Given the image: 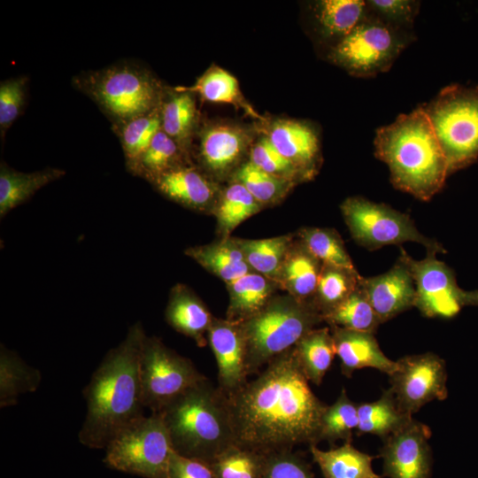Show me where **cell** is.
<instances>
[{
    "label": "cell",
    "mask_w": 478,
    "mask_h": 478,
    "mask_svg": "<svg viewBox=\"0 0 478 478\" xmlns=\"http://www.w3.org/2000/svg\"><path fill=\"white\" fill-rule=\"evenodd\" d=\"M259 478H313L310 466L292 450L266 454Z\"/></svg>",
    "instance_id": "bcb514c9"
},
{
    "label": "cell",
    "mask_w": 478,
    "mask_h": 478,
    "mask_svg": "<svg viewBox=\"0 0 478 478\" xmlns=\"http://www.w3.org/2000/svg\"><path fill=\"white\" fill-rule=\"evenodd\" d=\"M277 150L301 173L304 180L312 178L320 163V138L308 123L293 120L274 121L267 135Z\"/></svg>",
    "instance_id": "e0dca14e"
},
{
    "label": "cell",
    "mask_w": 478,
    "mask_h": 478,
    "mask_svg": "<svg viewBox=\"0 0 478 478\" xmlns=\"http://www.w3.org/2000/svg\"><path fill=\"white\" fill-rule=\"evenodd\" d=\"M359 285L382 323L414 306V282L400 259L382 274L361 277Z\"/></svg>",
    "instance_id": "2e32d148"
},
{
    "label": "cell",
    "mask_w": 478,
    "mask_h": 478,
    "mask_svg": "<svg viewBox=\"0 0 478 478\" xmlns=\"http://www.w3.org/2000/svg\"><path fill=\"white\" fill-rule=\"evenodd\" d=\"M185 253L227 283L251 272L235 239L191 247Z\"/></svg>",
    "instance_id": "4316f807"
},
{
    "label": "cell",
    "mask_w": 478,
    "mask_h": 478,
    "mask_svg": "<svg viewBox=\"0 0 478 478\" xmlns=\"http://www.w3.org/2000/svg\"><path fill=\"white\" fill-rule=\"evenodd\" d=\"M389 381L399 406L411 415L428 403L448 397L445 361L432 352L397 359Z\"/></svg>",
    "instance_id": "4fadbf2b"
},
{
    "label": "cell",
    "mask_w": 478,
    "mask_h": 478,
    "mask_svg": "<svg viewBox=\"0 0 478 478\" xmlns=\"http://www.w3.org/2000/svg\"><path fill=\"white\" fill-rule=\"evenodd\" d=\"M335 353L341 360V371L346 377L358 369L371 367L390 375L397 367L381 350L374 334L329 327Z\"/></svg>",
    "instance_id": "d6986e66"
},
{
    "label": "cell",
    "mask_w": 478,
    "mask_h": 478,
    "mask_svg": "<svg viewBox=\"0 0 478 478\" xmlns=\"http://www.w3.org/2000/svg\"><path fill=\"white\" fill-rule=\"evenodd\" d=\"M427 251L421 260L400 248V259L408 268L415 286V303L427 318L451 319L466 306L478 305V289L467 291L458 286L453 270Z\"/></svg>",
    "instance_id": "7c38bea8"
},
{
    "label": "cell",
    "mask_w": 478,
    "mask_h": 478,
    "mask_svg": "<svg viewBox=\"0 0 478 478\" xmlns=\"http://www.w3.org/2000/svg\"><path fill=\"white\" fill-rule=\"evenodd\" d=\"M294 351L308 381L320 385L336 355L330 328L311 330L296 344Z\"/></svg>",
    "instance_id": "f1b7e54d"
},
{
    "label": "cell",
    "mask_w": 478,
    "mask_h": 478,
    "mask_svg": "<svg viewBox=\"0 0 478 478\" xmlns=\"http://www.w3.org/2000/svg\"><path fill=\"white\" fill-rule=\"evenodd\" d=\"M65 174L64 170L55 167L23 173L2 162L0 166V217L4 218L10 211L27 201L42 187Z\"/></svg>",
    "instance_id": "7402d4cb"
},
{
    "label": "cell",
    "mask_w": 478,
    "mask_h": 478,
    "mask_svg": "<svg viewBox=\"0 0 478 478\" xmlns=\"http://www.w3.org/2000/svg\"><path fill=\"white\" fill-rule=\"evenodd\" d=\"M412 416L401 409L392 390L385 389L377 400L358 404L356 433L375 435L383 440L407 425Z\"/></svg>",
    "instance_id": "603a6c76"
},
{
    "label": "cell",
    "mask_w": 478,
    "mask_h": 478,
    "mask_svg": "<svg viewBox=\"0 0 478 478\" xmlns=\"http://www.w3.org/2000/svg\"><path fill=\"white\" fill-rule=\"evenodd\" d=\"M266 454L235 444L210 464L214 478H259Z\"/></svg>",
    "instance_id": "ab89813d"
},
{
    "label": "cell",
    "mask_w": 478,
    "mask_h": 478,
    "mask_svg": "<svg viewBox=\"0 0 478 478\" xmlns=\"http://www.w3.org/2000/svg\"><path fill=\"white\" fill-rule=\"evenodd\" d=\"M301 243L322 266L357 271L340 235L332 229L307 227L300 231Z\"/></svg>",
    "instance_id": "8d00e7d4"
},
{
    "label": "cell",
    "mask_w": 478,
    "mask_h": 478,
    "mask_svg": "<svg viewBox=\"0 0 478 478\" xmlns=\"http://www.w3.org/2000/svg\"><path fill=\"white\" fill-rule=\"evenodd\" d=\"M273 281L256 272H249L227 283V319L243 321L258 313L273 298Z\"/></svg>",
    "instance_id": "d4e9b609"
},
{
    "label": "cell",
    "mask_w": 478,
    "mask_h": 478,
    "mask_svg": "<svg viewBox=\"0 0 478 478\" xmlns=\"http://www.w3.org/2000/svg\"><path fill=\"white\" fill-rule=\"evenodd\" d=\"M410 30L391 26L369 12L331 49L329 58L352 75L371 77L388 71L411 42Z\"/></svg>",
    "instance_id": "9c48e42d"
},
{
    "label": "cell",
    "mask_w": 478,
    "mask_h": 478,
    "mask_svg": "<svg viewBox=\"0 0 478 478\" xmlns=\"http://www.w3.org/2000/svg\"><path fill=\"white\" fill-rule=\"evenodd\" d=\"M161 129L186 153L194 131L197 108L193 93L174 89L161 102Z\"/></svg>",
    "instance_id": "83f0119b"
},
{
    "label": "cell",
    "mask_w": 478,
    "mask_h": 478,
    "mask_svg": "<svg viewBox=\"0 0 478 478\" xmlns=\"http://www.w3.org/2000/svg\"><path fill=\"white\" fill-rule=\"evenodd\" d=\"M250 161L261 170L292 182L304 180L299 171L277 150L267 136L262 137L252 147Z\"/></svg>",
    "instance_id": "ee69618b"
},
{
    "label": "cell",
    "mask_w": 478,
    "mask_h": 478,
    "mask_svg": "<svg viewBox=\"0 0 478 478\" xmlns=\"http://www.w3.org/2000/svg\"><path fill=\"white\" fill-rule=\"evenodd\" d=\"M167 478H214L211 466L201 460L172 453Z\"/></svg>",
    "instance_id": "7dc6e473"
},
{
    "label": "cell",
    "mask_w": 478,
    "mask_h": 478,
    "mask_svg": "<svg viewBox=\"0 0 478 478\" xmlns=\"http://www.w3.org/2000/svg\"><path fill=\"white\" fill-rule=\"evenodd\" d=\"M323 320L329 327L370 334H374L382 324L359 284L344 301L327 313Z\"/></svg>",
    "instance_id": "836d02e7"
},
{
    "label": "cell",
    "mask_w": 478,
    "mask_h": 478,
    "mask_svg": "<svg viewBox=\"0 0 478 478\" xmlns=\"http://www.w3.org/2000/svg\"><path fill=\"white\" fill-rule=\"evenodd\" d=\"M322 315L312 302L291 297H273L251 318L240 321L248 349L250 375L287 352L315 326Z\"/></svg>",
    "instance_id": "8992f818"
},
{
    "label": "cell",
    "mask_w": 478,
    "mask_h": 478,
    "mask_svg": "<svg viewBox=\"0 0 478 478\" xmlns=\"http://www.w3.org/2000/svg\"><path fill=\"white\" fill-rule=\"evenodd\" d=\"M41 382V373L28 366L15 352L1 346L0 405H15L20 395L35 391Z\"/></svg>",
    "instance_id": "4dcf8cb0"
},
{
    "label": "cell",
    "mask_w": 478,
    "mask_h": 478,
    "mask_svg": "<svg viewBox=\"0 0 478 478\" xmlns=\"http://www.w3.org/2000/svg\"><path fill=\"white\" fill-rule=\"evenodd\" d=\"M234 181L244 186L261 205L278 202L293 185L292 181L272 175L251 161L235 172Z\"/></svg>",
    "instance_id": "60d3db41"
},
{
    "label": "cell",
    "mask_w": 478,
    "mask_h": 478,
    "mask_svg": "<svg viewBox=\"0 0 478 478\" xmlns=\"http://www.w3.org/2000/svg\"><path fill=\"white\" fill-rule=\"evenodd\" d=\"M173 451L208 465L237 444L227 395L207 378L159 412Z\"/></svg>",
    "instance_id": "277c9868"
},
{
    "label": "cell",
    "mask_w": 478,
    "mask_h": 478,
    "mask_svg": "<svg viewBox=\"0 0 478 478\" xmlns=\"http://www.w3.org/2000/svg\"><path fill=\"white\" fill-rule=\"evenodd\" d=\"M173 449L160 412L142 416L122 428L105 447L110 468L143 478H167Z\"/></svg>",
    "instance_id": "ba28073f"
},
{
    "label": "cell",
    "mask_w": 478,
    "mask_h": 478,
    "mask_svg": "<svg viewBox=\"0 0 478 478\" xmlns=\"http://www.w3.org/2000/svg\"><path fill=\"white\" fill-rule=\"evenodd\" d=\"M309 450L324 478H382L372 468V461L376 457L357 450L351 442H344L342 446L328 451L316 445H310Z\"/></svg>",
    "instance_id": "cb8c5ba5"
},
{
    "label": "cell",
    "mask_w": 478,
    "mask_h": 478,
    "mask_svg": "<svg viewBox=\"0 0 478 478\" xmlns=\"http://www.w3.org/2000/svg\"><path fill=\"white\" fill-rule=\"evenodd\" d=\"M151 183L166 197L193 210L207 209L216 195L214 185L204 174L185 165L165 173Z\"/></svg>",
    "instance_id": "ffe728a7"
},
{
    "label": "cell",
    "mask_w": 478,
    "mask_h": 478,
    "mask_svg": "<svg viewBox=\"0 0 478 478\" xmlns=\"http://www.w3.org/2000/svg\"><path fill=\"white\" fill-rule=\"evenodd\" d=\"M28 79L27 76L10 78L0 82V133H5L22 113L27 98Z\"/></svg>",
    "instance_id": "7bdbcfd3"
},
{
    "label": "cell",
    "mask_w": 478,
    "mask_h": 478,
    "mask_svg": "<svg viewBox=\"0 0 478 478\" xmlns=\"http://www.w3.org/2000/svg\"><path fill=\"white\" fill-rule=\"evenodd\" d=\"M146 335L140 322L109 351L93 373L83 395L87 413L80 442L102 449L125 427L143 415L140 358Z\"/></svg>",
    "instance_id": "7a4b0ae2"
},
{
    "label": "cell",
    "mask_w": 478,
    "mask_h": 478,
    "mask_svg": "<svg viewBox=\"0 0 478 478\" xmlns=\"http://www.w3.org/2000/svg\"><path fill=\"white\" fill-rule=\"evenodd\" d=\"M178 89L198 94L212 103H241V93L237 80L226 70L212 66L204 73L190 87Z\"/></svg>",
    "instance_id": "b9f144b4"
},
{
    "label": "cell",
    "mask_w": 478,
    "mask_h": 478,
    "mask_svg": "<svg viewBox=\"0 0 478 478\" xmlns=\"http://www.w3.org/2000/svg\"><path fill=\"white\" fill-rule=\"evenodd\" d=\"M315 12L320 34L338 42L367 15L368 9L362 0H323L317 3Z\"/></svg>",
    "instance_id": "f546056e"
},
{
    "label": "cell",
    "mask_w": 478,
    "mask_h": 478,
    "mask_svg": "<svg viewBox=\"0 0 478 478\" xmlns=\"http://www.w3.org/2000/svg\"><path fill=\"white\" fill-rule=\"evenodd\" d=\"M261 206L244 186L235 181L225 189L218 203L216 217L220 231L228 235L259 212Z\"/></svg>",
    "instance_id": "74e56055"
},
{
    "label": "cell",
    "mask_w": 478,
    "mask_h": 478,
    "mask_svg": "<svg viewBox=\"0 0 478 478\" xmlns=\"http://www.w3.org/2000/svg\"><path fill=\"white\" fill-rule=\"evenodd\" d=\"M72 82L99 107L113 126L158 109L164 95L159 81L135 61H120L82 72Z\"/></svg>",
    "instance_id": "5b68a950"
},
{
    "label": "cell",
    "mask_w": 478,
    "mask_h": 478,
    "mask_svg": "<svg viewBox=\"0 0 478 478\" xmlns=\"http://www.w3.org/2000/svg\"><path fill=\"white\" fill-rule=\"evenodd\" d=\"M431 429L412 419L407 425L382 440L380 457L383 475L389 478H430L432 452L428 443Z\"/></svg>",
    "instance_id": "5bb4252c"
},
{
    "label": "cell",
    "mask_w": 478,
    "mask_h": 478,
    "mask_svg": "<svg viewBox=\"0 0 478 478\" xmlns=\"http://www.w3.org/2000/svg\"><path fill=\"white\" fill-rule=\"evenodd\" d=\"M248 143L249 136L239 126L211 124L200 135L201 162L211 173L223 176L242 159Z\"/></svg>",
    "instance_id": "ac0fdd59"
},
{
    "label": "cell",
    "mask_w": 478,
    "mask_h": 478,
    "mask_svg": "<svg viewBox=\"0 0 478 478\" xmlns=\"http://www.w3.org/2000/svg\"><path fill=\"white\" fill-rule=\"evenodd\" d=\"M341 211L352 238L370 251L413 242L427 251L445 252L437 241L422 235L408 215L386 204L353 197L342 204Z\"/></svg>",
    "instance_id": "30bf717a"
},
{
    "label": "cell",
    "mask_w": 478,
    "mask_h": 478,
    "mask_svg": "<svg viewBox=\"0 0 478 478\" xmlns=\"http://www.w3.org/2000/svg\"><path fill=\"white\" fill-rule=\"evenodd\" d=\"M184 154L179 144L160 128L142 155L135 175L152 182L165 173L183 166Z\"/></svg>",
    "instance_id": "d590c367"
},
{
    "label": "cell",
    "mask_w": 478,
    "mask_h": 478,
    "mask_svg": "<svg viewBox=\"0 0 478 478\" xmlns=\"http://www.w3.org/2000/svg\"><path fill=\"white\" fill-rule=\"evenodd\" d=\"M207 339L218 366V387L229 395L243 387L250 376L248 349L241 322L213 318Z\"/></svg>",
    "instance_id": "9a60e30c"
},
{
    "label": "cell",
    "mask_w": 478,
    "mask_h": 478,
    "mask_svg": "<svg viewBox=\"0 0 478 478\" xmlns=\"http://www.w3.org/2000/svg\"><path fill=\"white\" fill-rule=\"evenodd\" d=\"M374 152L388 166L394 187L420 200L437 194L449 175L445 155L422 107L380 127Z\"/></svg>",
    "instance_id": "3957f363"
},
{
    "label": "cell",
    "mask_w": 478,
    "mask_h": 478,
    "mask_svg": "<svg viewBox=\"0 0 478 478\" xmlns=\"http://www.w3.org/2000/svg\"><path fill=\"white\" fill-rule=\"evenodd\" d=\"M143 405L159 412L173 400L206 377L187 358L158 338L145 336L140 358Z\"/></svg>",
    "instance_id": "8fae6325"
},
{
    "label": "cell",
    "mask_w": 478,
    "mask_h": 478,
    "mask_svg": "<svg viewBox=\"0 0 478 478\" xmlns=\"http://www.w3.org/2000/svg\"><path fill=\"white\" fill-rule=\"evenodd\" d=\"M422 108L443 150L449 174L478 159V86L445 87Z\"/></svg>",
    "instance_id": "52a82bcc"
},
{
    "label": "cell",
    "mask_w": 478,
    "mask_h": 478,
    "mask_svg": "<svg viewBox=\"0 0 478 478\" xmlns=\"http://www.w3.org/2000/svg\"><path fill=\"white\" fill-rule=\"evenodd\" d=\"M227 397L238 445L268 454L320 442L328 405L311 389L294 348Z\"/></svg>",
    "instance_id": "6da1fadb"
},
{
    "label": "cell",
    "mask_w": 478,
    "mask_h": 478,
    "mask_svg": "<svg viewBox=\"0 0 478 478\" xmlns=\"http://www.w3.org/2000/svg\"><path fill=\"white\" fill-rule=\"evenodd\" d=\"M322 264L300 243L290 247L278 281L289 295L302 302H312L316 292Z\"/></svg>",
    "instance_id": "484cf974"
},
{
    "label": "cell",
    "mask_w": 478,
    "mask_h": 478,
    "mask_svg": "<svg viewBox=\"0 0 478 478\" xmlns=\"http://www.w3.org/2000/svg\"><path fill=\"white\" fill-rule=\"evenodd\" d=\"M160 128V107L126 123L113 126L121 143L127 169L132 174L135 175L142 155Z\"/></svg>",
    "instance_id": "d6a6232c"
},
{
    "label": "cell",
    "mask_w": 478,
    "mask_h": 478,
    "mask_svg": "<svg viewBox=\"0 0 478 478\" xmlns=\"http://www.w3.org/2000/svg\"><path fill=\"white\" fill-rule=\"evenodd\" d=\"M244 258L256 273L278 281L285 258L291 247L288 235L259 239H235Z\"/></svg>",
    "instance_id": "1f68e13d"
},
{
    "label": "cell",
    "mask_w": 478,
    "mask_h": 478,
    "mask_svg": "<svg viewBox=\"0 0 478 478\" xmlns=\"http://www.w3.org/2000/svg\"><path fill=\"white\" fill-rule=\"evenodd\" d=\"M361 277L358 271L322 266L312 301L322 318L358 288Z\"/></svg>",
    "instance_id": "e575fe53"
},
{
    "label": "cell",
    "mask_w": 478,
    "mask_h": 478,
    "mask_svg": "<svg viewBox=\"0 0 478 478\" xmlns=\"http://www.w3.org/2000/svg\"><path fill=\"white\" fill-rule=\"evenodd\" d=\"M358 423V404L352 402L343 389L335 402L328 405L321 418L320 442L334 444L337 440L352 442V433Z\"/></svg>",
    "instance_id": "f35d334b"
},
{
    "label": "cell",
    "mask_w": 478,
    "mask_h": 478,
    "mask_svg": "<svg viewBox=\"0 0 478 478\" xmlns=\"http://www.w3.org/2000/svg\"><path fill=\"white\" fill-rule=\"evenodd\" d=\"M370 13L396 27L410 30L418 14L420 2L412 0H368Z\"/></svg>",
    "instance_id": "f6af8a7d"
},
{
    "label": "cell",
    "mask_w": 478,
    "mask_h": 478,
    "mask_svg": "<svg viewBox=\"0 0 478 478\" xmlns=\"http://www.w3.org/2000/svg\"><path fill=\"white\" fill-rule=\"evenodd\" d=\"M166 320L176 331L192 338L198 346L206 344L213 317L204 304L186 286L173 288L166 309Z\"/></svg>",
    "instance_id": "44dd1931"
}]
</instances>
